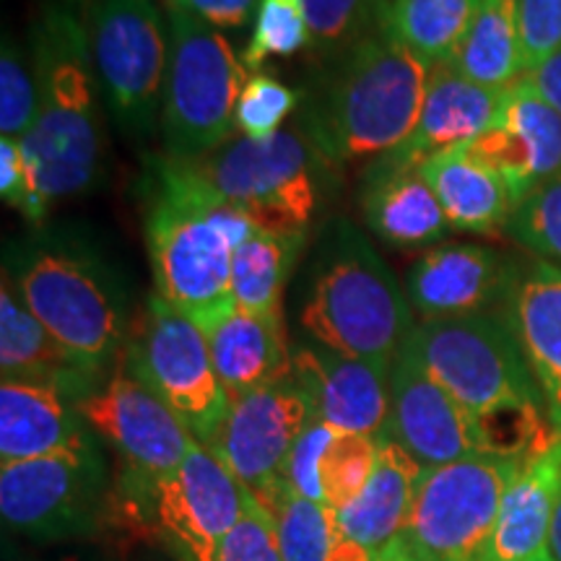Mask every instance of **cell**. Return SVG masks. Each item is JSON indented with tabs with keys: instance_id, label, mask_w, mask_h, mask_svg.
I'll return each instance as SVG.
<instances>
[{
	"instance_id": "obj_1",
	"label": "cell",
	"mask_w": 561,
	"mask_h": 561,
	"mask_svg": "<svg viewBox=\"0 0 561 561\" xmlns=\"http://www.w3.org/2000/svg\"><path fill=\"white\" fill-rule=\"evenodd\" d=\"M261 229L210 193L182 161L157 159L146 206V250L153 289L203 333L237 310L234 250Z\"/></svg>"
},
{
	"instance_id": "obj_2",
	"label": "cell",
	"mask_w": 561,
	"mask_h": 561,
	"mask_svg": "<svg viewBox=\"0 0 561 561\" xmlns=\"http://www.w3.org/2000/svg\"><path fill=\"white\" fill-rule=\"evenodd\" d=\"M39 104L21 140L26 167L47 206L94 191L104 170L100 81L83 16L68 3H47L32 30Z\"/></svg>"
},
{
	"instance_id": "obj_3",
	"label": "cell",
	"mask_w": 561,
	"mask_h": 561,
	"mask_svg": "<svg viewBox=\"0 0 561 561\" xmlns=\"http://www.w3.org/2000/svg\"><path fill=\"white\" fill-rule=\"evenodd\" d=\"M430 62L377 30L331 58L307 100L305 136L328 164L382 159L416 128Z\"/></svg>"
},
{
	"instance_id": "obj_4",
	"label": "cell",
	"mask_w": 561,
	"mask_h": 561,
	"mask_svg": "<svg viewBox=\"0 0 561 561\" xmlns=\"http://www.w3.org/2000/svg\"><path fill=\"white\" fill-rule=\"evenodd\" d=\"M299 328L339 354L392 367L413 331V310L364 231L335 216L320 229L307 257Z\"/></svg>"
},
{
	"instance_id": "obj_5",
	"label": "cell",
	"mask_w": 561,
	"mask_h": 561,
	"mask_svg": "<svg viewBox=\"0 0 561 561\" xmlns=\"http://www.w3.org/2000/svg\"><path fill=\"white\" fill-rule=\"evenodd\" d=\"M16 289L68 356L100 375L128 341V305L115 273L79 242L42 240L5 263Z\"/></svg>"
},
{
	"instance_id": "obj_6",
	"label": "cell",
	"mask_w": 561,
	"mask_h": 561,
	"mask_svg": "<svg viewBox=\"0 0 561 561\" xmlns=\"http://www.w3.org/2000/svg\"><path fill=\"white\" fill-rule=\"evenodd\" d=\"M170 66L161 100V144L172 161H198L234 136V110L248 68L219 30L167 9Z\"/></svg>"
},
{
	"instance_id": "obj_7",
	"label": "cell",
	"mask_w": 561,
	"mask_h": 561,
	"mask_svg": "<svg viewBox=\"0 0 561 561\" xmlns=\"http://www.w3.org/2000/svg\"><path fill=\"white\" fill-rule=\"evenodd\" d=\"M320 164L305 130L289 128L265 140L231 138L187 161V170L261 229L307 234L320 203Z\"/></svg>"
},
{
	"instance_id": "obj_8",
	"label": "cell",
	"mask_w": 561,
	"mask_h": 561,
	"mask_svg": "<svg viewBox=\"0 0 561 561\" xmlns=\"http://www.w3.org/2000/svg\"><path fill=\"white\" fill-rule=\"evenodd\" d=\"M81 16L110 117L128 136H151L170 66L167 13L157 0H87Z\"/></svg>"
},
{
	"instance_id": "obj_9",
	"label": "cell",
	"mask_w": 561,
	"mask_h": 561,
	"mask_svg": "<svg viewBox=\"0 0 561 561\" xmlns=\"http://www.w3.org/2000/svg\"><path fill=\"white\" fill-rule=\"evenodd\" d=\"M405 346L473 416L512 403L546 405L520 343L500 310L416 322Z\"/></svg>"
},
{
	"instance_id": "obj_10",
	"label": "cell",
	"mask_w": 561,
	"mask_h": 561,
	"mask_svg": "<svg viewBox=\"0 0 561 561\" xmlns=\"http://www.w3.org/2000/svg\"><path fill=\"white\" fill-rule=\"evenodd\" d=\"M520 460L471 455L421 473L398 541L416 561H483Z\"/></svg>"
},
{
	"instance_id": "obj_11",
	"label": "cell",
	"mask_w": 561,
	"mask_h": 561,
	"mask_svg": "<svg viewBox=\"0 0 561 561\" xmlns=\"http://www.w3.org/2000/svg\"><path fill=\"white\" fill-rule=\"evenodd\" d=\"M117 362L149 385L201 445H210L231 398L216 375L206 333L191 318L157 291L149 294Z\"/></svg>"
},
{
	"instance_id": "obj_12",
	"label": "cell",
	"mask_w": 561,
	"mask_h": 561,
	"mask_svg": "<svg viewBox=\"0 0 561 561\" xmlns=\"http://www.w3.org/2000/svg\"><path fill=\"white\" fill-rule=\"evenodd\" d=\"M312 419L314 411L307 392L294 377H286L231 398L221 430L206 447L273 515L289 491L286 462Z\"/></svg>"
},
{
	"instance_id": "obj_13",
	"label": "cell",
	"mask_w": 561,
	"mask_h": 561,
	"mask_svg": "<svg viewBox=\"0 0 561 561\" xmlns=\"http://www.w3.org/2000/svg\"><path fill=\"white\" fill-rule=\"evenodd\" d=\"M79 413L115 447L130 476L151 489L185 460L195 442L178 413L121 362L107 382L81 398Z\"/></svg>"
},
{
	"instance_id": "obj_14",
	"label": "cell",
	"mask_w": 561,
	"mask_h": 561,
	"mask_svg": "<svg viewBox=\"0 0 561 561\" xmlns=\"http://www.w3.org/2000/svg\"><path fill=\"white\" fill-rule=\"evenodd\" d=\"M151 494L159 528L180 561H216L248 500L240 479L198 439L170 476L153 483Z\"/></svg>"
},
{
	"instance_id": "obj_15",
	"label": "cell",
	"mask_w": 561,
	"mask_h": 561,
	"mask_svg": "<svg viewBox=\"0 0 561 561\" xmlns=\"http://www.w3.org/2000/svg\"><path fill=\"white\" fill-rule=\"evenodd\" d=\"M100 483L94 447L9 462L0 468V512L5 525L30 536H76L94 525Z\"/></svg>"
},
{
	"instance_id": "obj_16",
	"label": "cell",
	"mask_w": 561,
	"mask_h": 561,
	"mask_svg": "<svg viewBox=\"0 0 561 561\" xmlns=\"http://www.w3.org/2000/svg\"><path fill=\"white\" fill-rule=\"evenodd\" d=\"M382 437L396 439L424 471L481 455L476 416L434 380L409 346L390 367V419Z\"/></svg>"
},
{
	"instance_id": "obj_17",
	"label": "cell",
	"mask_w": 561,
	"mask_h": 561,
	"mask_svg": "<svg viewBox=\"0 0 561 561\" xmlns=\"http://www.w3.org/2000/svg\"><path fill=\"white\" fill-rule=\"evenodd\" d=\"M517 261L473 242L434 244L405 273V297L419 322L500 310Z\"/></svg>"
},
{
	"instance_id": "obj_18",
	"label": "cell",
	"mask_w": 561,
	"mask_h": 561,
	"mask_svg": "<svg viewBox=\"0 0 561 561\" xmlns=\"http://www.w3.org/2000/svg\"><path fill=\"white\" fill-rule=\"evenodd\" d=\"M466 151L510 187L515 206L546 180L561 174V115L528 79L504 91L494 125Z\"/></svg>"
},
{
	"instance_id": "obj_19",
	"label": "cell",
	"mask_w": 561,
	"mask_h": 561,
	"mask_svg": "<svg viewBox=\"0 0 561 561\" xmlns=\"http://www.w3.org/2000/svg\"><path fill=\"white\" fill-rule=\"evenodd\" d=\"M291 377L310 398L314 419L339 432L380 439L390 419V367L318 343L291 348Z\"/></svg>"
},
{
	"instance_id": "obj_20",
	"label": "cell",
	"mask_w": 561,
	"mask_h": 561,
	"mask_svg": "<svg viewBox=\"0 0 561 561\" xmlns=\"http://www.w3.org/2000/svg\"><path fill=\"white\" fill-rule=\"evenodd\" d=\"M504 91L507 89H489L466 79L450 60L434 62L416 128L396 151L371 161V167L419 170L437 153L471 144L494 125L502 110Z\"/></svg>"
},
{
	"instance_id": "obj_21",
	"label": "cell",
	"mask_w": 561,
	"mask_h": 561,
	"mask_svg": "<svg viewBox=\"0 0 561 561\" xmlns=\"http://www.w3.org/2000/svg\"><path fill=\"white\" fill-rule=\"evenodd\" d=\"M541 390L551 424L561 432V265L517 261L500 307Z\"/></svg>"
},
{
	"instance_id": "obj_22",
	"label": "cell",
	"mask_w": 561,
	"mask_h": 561,
	"mask_svg": "<svg viewBox=\"0 0 561 561\" xmlns=\"http://www.w3.org/2000/svg\"><path fill=\"white\" fill-rule=\"evenodd\" d=\"M47 382L3 380L0 385V460L3 466L47 455L91 450L79 405Z\"/></svg>"
},
{
	"instance_id": "obj_23",
	"label": "cell",
	"mask_w": 561,
	"mask_h": 561,
	"mask_svg": "<svg viewBox=\"0 0 561 561\" xmlns=\"http://www.w3.org/2000/svg\"><path fill=\"white\" fill-rule=\"evenodd\" d=\"M362 210L371 234L398 250H430L455 231L421 170L369 167Z\"/></svg>"
},
{
	"instance_id": "obj_24",
	"label": "cell",
	"mask_w": 561,
	"mask_h": 561,
	"mask_svg": "<svg viewBox=\"0 0 561 561\" xmlns=\"http://www.w3.org/2000/svg\"><path fill=\"white\" fill-rule=\"evenodd\" d=\"M561 491V437L523 460L504 491L500 520L483 561H523L549 551V533Z\"/></svg>"
},
{
	"instance_id": "obj_25",
	"label": "cell",
	"mask_w": 561,
	"mask_h": 561,
	"mask_svg": "<svg viewBox=\"0 0 561 561\" xmlns=\"http://www.w3.org/2000/svg\"><path fill=\"white\" fill-rule=\"evenodd\" d=\"M0 371L3 380L55 385L76 403L94 390V375L70 359L68 351L34 318L5 271L0 286Z\"/></svg>"
},
{
	"instance_id": "obj_26",
	"label": "cell",
	"mask_w": 561,
	"mask_h": 561,
	"mask_svg": "<svg viewBox=\"0 0 561 561\" xmlns=\"http://www.w3.org/2000/svg\"><path fill=\"white\" fill-rule=\"evenodd\" d=\"M210 359L229 398L291 377V348L280 318L237 307L206 333Z\"/></svg>"
},
{
	"instance_id": "obj_27",
	"label": "cell",
	"mask_w": 561,
	"mask_h": 561,
	"mask_svg": "<svg viewBox=\"0 0 561 561\" xmlns=\"http://www.w3.org/2000/svg\"><path fill=\"white\" fill-rule=\"evenodd\" d=\"M424 468L398 445L380 437L377 468L359 496L335 512L339 533L380 553L396 541L409 520Z\"/></svg>"
},
{
	"instance_id": "obj_28",
	"label": "cell",
	"mask_w": 561,
	"mask_h": 561,
	"mask_svg": "<svg viewBox=\"0 0 561 561\" xmlns=\"http://www.w3.org/2000/svg\"><path fill=\"white\" fill-rule=\"evenodd\" d=\"M455 231L496 237L507 231L515 198L494 172L479 164L466 146L442 151L419 167Z\"/></svg>"
},
{
	"instance_id": "obj_29",
	"label": "cell",
	"mask_w": 561,
	"mask_h": 561,
	"mask_svg": "<svg viewBox=\"0 0 561 561\" xmlns=\"http://www.w3.org/2000/svg\"><path fill=\"white\" fill-rule=\"evenodd\" d=\"M458 73L481 87L510 89L525 76L517 0H481L471 30L450 58Z\"/></svg>"
},
{
	"instance_id": "obj_30",
	"label": "cell",
	"mask_w": 561,
	"mask_h": 561,
	"mask_svg": "<svg viewBox=\"0 0 561 561\" xmlns=\"http://www.w3.org/2000/svg\"><path fill=\"white\" fill-rule=\"evenodd\" d=\"M305 242L307 234H280L268 229H257L242 242L231 263L234 305L265 318H280V294Z\"/></svg>"
},
{
	"instance_id": "obj_31",
	"label": "cell",
	"mask_w": 561,
	"mask_h": 561,
	"mask_svg": "<svg viewBox=\"0 0 561 561\" xmlns=\"http://www.w3.org/2000/svg\"><path fill=\"white\" fill-rule=\"evenodd\" d=\"M479 9L481 0H390L382 30L434 66L453 58Z\"/></svg>"
},
{
	"instance_id": "obj_32",
	"label": "cell",
	"mask_w": 561,
	"mask_h": 561,
	"mask_svg": "<svg viewBox=\"0 0 561 561\" xmlns=\"http://www.w3.org/2000/svg\"><path fill=\"white\" fill-rule=\"evenodd\" d=\"M390 0H301L312 47L328 58L346 53L367 34L382 30Z\"/></svg>"
},
{
	"instance_id": "obj_33",
	"label": "cell",
	"mask_w": 561,
	"mask_h": 561,
	"mask_svg": "<svg viewBox=\"0 0 561 561\" xmlns=\"http://www.w3.org/2000/svg\"><path fill=\"white\" fill-rule=\"evenodd\" d=\"M284 561H328L339 538L335 510L294 494L289 489L273 512Z\"/></svg>"
},
{
	"instance_id": "obj_34",
	"label": "cell",
	"mask_w": 561,
	"mask_h": 561,
	"mask_svg": "<svg viewBox=\"0 0 561 561\" xmlns=\"http://www.w3.org/2000/svg\"><path fill=\"white\" fill-rule=\"evenodd\" d=\"M380 439L354 432H333L320 460V483L325 504L331 510H343L367 486L377 468Z\"/></svg>"
},
{
	"instance_id": "obj_35",
	"label": "cell",
	"mask_w": 561,
	"mask_h": 561,
	"mask_svg": "<svg viewBox=\"0 0 561 561\" xmlns=\"http://www.w3.org/2000/svg\"><path fill=\"white\" fill-rule=\"evenodd\" d=\"M307 47H312V34L301 0H261L242 62L255 73L268 58H291Z\"/></svg>"
},
{
	"instance_id": "obj_36",
	"label": "cell",
	"mask_w": 561,
	"mask_h": 561,
	"mask_svg": "<svg viewBox=\"0 0 561 561\" xmlns=\"http://www.w3.org/2000/svg\"><path fill=\"white\" fill-rule=\"evenodd\" d=\"M507 234L538 261L561 265V174L517 203Z\"/></svg>"
},
{
	"instance_id": "obj_37",
	"label": "cell",
	"mask_w": 561,
	"mask_h": 561,
	"mask_svg": "<svg viewBox=\"0 0 561 561\" xmlns=\"http://www.w3.org/2000/svg\"><path fill=\"white\" fill-rule=\"evenodd\" d=\"M39 87L32 55H24L16 39L3 37L0 53V138L24 140L37 117Z\"/></svg>"
},
{
	"instance_id": "obj_38",
	"label": "cell",
	"mask_w": 561,
	"mask_h": 561,
	"mask_svg": "<svg viewBox=\"0 0 561 561\" xmlns=\"http://www.w3.org/2000/svg\"><path fill=\"white\" fill-rule=\"evenodd\" d=\"M299 94L276 76L255 70L244 81L234 110V128L242 138L265 140L280 133L286 117L297 110Z\"/></svg>"
},
{
	"instance_id": "obj_39",
	"label": "cell",
	"mask_w": 561,
	"mask_h": 561,
	"mask_svg": "<svg viewBox=\"0 0 561 561\" xmlns=\"http://www.w3.org/2000/svg\"><path fill=\"white\" fill-rule=\"evenodd\" d=\"M216 561H284L276 520L252 494L244 500L242 517L224 538Z\"/></svg>"
},
{
	"instance_id": "obj_40",
	"label": "cell",
	"mask_w": 561,
	"mask_h": 561,
	"mask_svg": "<svg viewBox=\"0 0 561 561\" xmlns=\"http://www.w3.org/2000/svg\"><path fill=\"white\" fill-rule=\"evenodd\" d=\"M0 198L5 206L21 210L32 224L45 221L50 210L26 167L21 144L11 138H0Z\"/></svg>"
},
{
	"instance_id": "obj_41",
	"label": "cell",
	"mask_w": 561,
	"mask_h": 561,
	"mask_svg": "<svg viewBox=\"0 0 561 561\" xmlns=\"http://www.w3.org/2000/svg\"><path fill=\"white\" fill-rule=\"evenodd\" d=\"M525 73L561 47V0H517Z\"/></svg>"
},
{
	"instance_id": "obj_42",
	"label": "cell",
	"mask_w": 561,
	"mask_h": 561,
	"mask_svg": "<svg viewBox=\"0 0 561 561\" xmlns=\"http://www.w3.org/2000/svg\"><path fill=\"white\" fill-rule=\"evenodd\" d=\"M333 432V426H328L325 421L312 419L310 426L299 434L297 445H294L289 455V462H286V483H289L294 494L325 504V494H322L320 483V460Z\"/></svg>"
},
{
	"instance_id": "obj_43",
	"label": "cell",
	"mask_w": 561,
	"mask_h": 561,
	"mask_svg": "<svg viewBox=\"0 0 561 561\" xmlns=\"http://www.w3.org/2000/svg\"><path fill=\"white\" fill-rule=\"evenodd\" d=\"M167 9H178L201 19L214 30H244L255 21L261 0H164Z\"/></svg>"
},
{
	"instance_id": "obj_44",
	"label": "cell",
	"mask_w": 561,
	"mask_h": 561,
	"mask_svg": "<svg viewBox=\"0 0 561 561\" xmlns=\"http://www.w3.org/2000/svg\"><path fill=\"white\" fill-rule=\"evenodd\" d=\"M523 79H528L538 94L561 115V47L538 66H533Z\"/></svg>"
},
{
	"instance_id": "obj_45",
	"label": "cell",
	"mask_w": 561,
	"mask_h": 561,
	"mask_svg": "<svg viewBox=\"0 0 561 561\" xmlns=\"http://www.w3.org/2000/svg\"><path fill=\"white\" fill-rule=\"evenodd\" d=\"M328 561H377V553L364 543L354 541V538H346L339 533L331 553H328Z\"/></svg>"
},
{
	"instance_id": "obj_46",
	"label": "cell",
	"mask_w": 561,
	"mask_h": 561,
	"mask_svg": "<svg viewBox=\"0 0 561 561\" xmlns=\"http://www.w3.org/2000/svg\"><path fill=\"white\" fill-rule=\"evenodd\" d=\"M549 553L553 561H561V491H559L557 512H553L551 533H549Z\"/></svg>"
},
{
	"instance_id": "obj_47",
	"label": "cell",
	"mask_w": 561,
	"mask_h": 561,
	"mask_svg": "<svg viewBox=\"0 0 561 561\" xmlns=\"http://www.w3.org/2000/svg\"><path fill=\"white\" fill-rule=\"evenodd\" d=\"M377 561H416V559H413L411 553L405 551V546L396 538L388 549H382L380 553H377Z\"/></svg>"
},
{
	"instance_id": "obj_48",
	"label": "cell",
	"mask_w": 561,
	"mask_h": 561,
	"mask_svg": "<svg viewBox=\"0 0 561 561\" xmlns=\"http://www.w3.org/2000/svg\"><path fill=\"white\" fill-rule=\"evenodd\" d=\"M523 561H553V559H551V553H549V551H541V553H536V557L523 559Z\"/></svg>"
},
{
	"instance_id": "obj_49",
	"label": "cell",
	"mask_w": 561,
	"mask_h": 561,
	"mask_svg": "<svg viewBox=\"0 0 561 561\" xmlns=\"http://www.w3.org/2000/svg\"><path fill=\"white\" fill-rule=\"evenodd\" d=\"M60 561H96L94 557H83V553H76V557H62Z\"/></svg>"
}]
</instances>
